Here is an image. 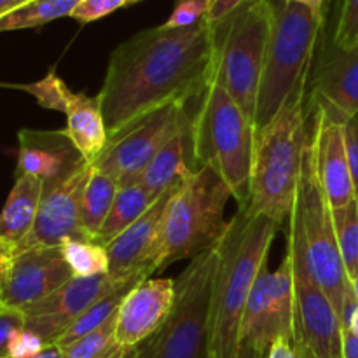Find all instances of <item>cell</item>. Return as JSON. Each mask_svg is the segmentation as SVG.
Segmentation results:
<instances>
[{"instance_id": "cell-1", "label": "cell", "mask_w": 358, "mask_h": 358, "mask_svg": "<svg viewBox=\"0 0 358 358\" xmlns=\"http://www.w3.org/2000/svg\"><path fill=\"white\" fill-rule=\"evenodd\" d=\"M212 58L213 30L205 20L175 30L159 24L121 42L96 94L108 135L154 108L198 100L210 80Z\"/></svg>"}, {"instance_id": "cell-2", "label": "cell", "mask_w": 358, "mask_h": 358, "mask_svg": "<svg viewBox=\"0 0 358 358\" xmlns=\"http://www.w3.org/2000/svg\"><path fill=\"white\" fill-rule=\"evenodd\" d=\"M276 226L264 215L238 208L227 222L219 247L212 315H210L208 358H234L240 348V327L245 306L255 282L266 269Z\"/></svg>"}, {"instance_id": "cell-3", "label": "cell", "mask_w": 358, "mask_h": 358, "mask_svg": "<svg viewBox=\"0 0 358 358\" xmlns=\"http://www.w3.org/2000/svg\"><path fill=\"white\" fill-rule=\"evenodd\" d=\"M308 84L283 105L266 128L255 133L250 199L243 208L255 215L268 217L276 226L289 222L310 150Z\"/></svg>"}, {"instance_id": "cell-4", "label": "cell", "mask_w": 358, "mask_h": 358, "mask_svg": "<svg viewBox=\"0 0 358 358\" xmlns=\"http://www.w3.org/2000/svg\"><path fill=\"white\" fill-rule=\"evenodd\" d=\"M324 23V17L303 3H275L255 105V133L266 128L283 105L310 83Z\"/></svg>"}, {"instance_id": "cell-5", "label": "cell", "mask_w": 358, "mask_h": 358, "mask_svg": "<svg viewBox=\"0 0 358 358\" xmlns=\"http://www.w3.org/2000/svg\"><path fill=\"white\" fill-rule=\"evenodd\" d=\"M196 161L222 178L236 199L238 208L250 199L255 128L240 105L210 77L192 114Z\"/></svg>"}, {"instance_id": "cell-6", "label": "cell", "mask_w": 358, "mask_h": 358, "mask_svg": "<svg viewBox=\"0 0 358 358\" xmlns=\"http://www.w3.org/2000/svg\"><path fill=\"white\" fill-rule=\"evenodd\" d=\"M271 0H252L213 27L212 77L254 124L259 83L271 35Z\"/></svg>"}, {"instance_id": "cell-7", "label": "cell", "mask_w": 358, "mask_h": 358, "mask_svg": "<svg viewBox=\"0 0 358 358\" xmlns=\"http://www.w3.org/2000/svg\"><path fill=\"white\" fill-rule=\"evenodd\" d=\"M233 198L226 182L208 166L192 171L171 194L164 212L163 271L182 259H194L215 247L226 233V205Z\"/></svg>"}, {"instance_id": "cell-8", "label": "cell", "mask_w": 358, "mask_h": 358, "mask_svg": "<svg viewBox=\"0 0 358 358\" xmlns=\"http://www.w3.org/2000/svg\"><path fill=\"white\" fill-rule=\"evenodd\" d=\"M219 247H212L175 278V304L163 327L136 346L133 358H205Z\"/></svg>"}, {"instance_id": "cell-9", "label": "cell", "mask_w": 358, "mask_h": 358, "mask_svg": "<svg viewBox=\"0 0 358 358\" xmlns=\"http://www.w3.org/2000/svg\"><path fill=\"white\" fill-rule=\"evenodd\" d=\"M294 212L299 217L303 227L306 261L311 275L327 294L343 325L346 313L357 301L352 294L348 275L336 240L332 208L315 177L310 150L304 163Z\"/></svg>"}, {"instance_id": "cell-10", "label": "cell", "mask_w": 358, "mask_h": 358, "mask_svg": "<svg viewBox=\"0 0 358 358\" xmlns=\"http://www.w3.org/2000/svg\"><path fill=\"white\" fill-rule=\"evenodd\" d=\"M285 257L290 262L294 290V345L304 346L318 358H341L343 325L331 299L310 271L299 217H289Z\"/></svg>"}, {"instance_id": "cell-11", "label": "cell", "mask_w": 358, "mask_h": 358, "mask_svg": "<svg viewBox=\"0 0 358 358\" xmlns=\"http://www.w3.org/2000/svg\"><path fill=\"white\" fill-rule=\"evenodd\" d=\"M191 122L187 101H173L154 108L108 135L93 166L112 175L121 185L138 182L154 156Z\"/></svg>"}, {"instance_id": "cell-12", "label": "cell", "mask_w": 358, "mask_h": 358, "mask_svg": "<svg viewBox=\"0 0 358 358\" xmlns=\"http://www.w3.org/2000/svg\"><path fill=\"white\" fill-rule=\"evenodd\" d=\"M296 336L294 320V290L289 259L283 257L276 271H264L255 282L245 306L240 327V346H250L266 355L269 346L278 339Z\"/></svg>"}, {"instance_id": "cell-13", "label": "cell", "mask_w": 358, "mask_h": 358, "mask_svg": "<svg viewBox=\"0 0 358 358\" xmlns=\"http://www.w3.org/2000/svg\"><path fill=\"white\" fill-rule=\"evenodd\" d=\"M93 164L84 161L72 173L44 185L37 220L16 254L34 247H59L66 240H90L80 226V201Z\"/></svg>"}, {"instance_id": "cell-14", "label": "cell", "mask_w": 358, "mask_h": 358, "mask_svg": "<svg viewBox=\"0 0 358 358\" xmlns=\"http://www.w3.org/2000/svg\"><path fill=\"white\" fill-rule=\"evenodd\" d=\"M178 187L163 192L154 205L107 245L108 278L114 282L147 280L157 273L163 252L164 212L171 194Z\"/></svg>"}, {"instance_id": "cell-15", "label": "cell", "mask_w": 358, "mask_h": 358, "mask_svg": "<svg viewBox=\"0 0 358 358\" xmlns=\"http://www.w3.org/2000/svg\"><path fill=\"white\" fill-rule=\"evenodd\" d=\"M121 283L124 282H114L108 275L72 278L45 299L24 308V331L37 336L45 346L56 345L91 304L117 289Z\"/></svg>"}, {"instance_id": "cell-16", "label": "cell", "mask_w": 358, "mask_h": 358, "mask_svg": "<svg viewBox=\"0 0 358 358\" xmlns=\"http://www.w3.org/2000/svg\"><path fill=\"white\" fill-rule=\"evenodd\" d=\"M72 278L62 247H34L17 252L2 280L3 306L23 311Z\"/></svg>"}, {"instance_id": "cell-17", "label": "cell", "mask_w": 358, "mask_h": 358, "mask_svg": "<svg viewBox=\"0 0 358 358\" xmlns=\"http://www.w3.org/2000/svg\"><path fill=\"white\" fill-rule=\"evenodd\" d=\"M308 96L313 108L345 124L358 115V44L350 49L334 45L311 70Z\"/></svg>"}, {"instance_id": "cell-18", "label": "cell", "mask_w": 358, "mask_h": 358, "mask_svg": "<svg viewBox=\"0 0 358 358\" xmlns=\"http://www.w3.org/2000/svg\"><path fill=\"white\" fill-rule=\"evenodd\" d=\"M310 157L315 177L331 208H341L355 199V184L350 170L343 122L313 108Z\"/></svg>"}, {"instance_id": "cell-19", "label": "cell", "mask_w": 358, "mask_h": 358, "mask_svg": "<svg viewBox=\"0 0 358 358\" xmlns=\"http://www.w3.org/2000/svg\"><path fill=\"white\" fill-rule=\"evenodd\" d=\"M175 304V280L147 278L133 287L115 317V336L128 348H136L156 334Z\"/></svg>"}, {"instance_id": "cell-20", "label": "cell", "mask_w": 358, "mask_h": 358, "mask_svg": "<svg viewBox=\"0 0 358 358\" xmlns=\"http://www.w3.org/2000/svg\"><path fill=\"white\" fill-rule=\"evenodd\" d=\"M17 142L16 175H34L41 178L44 185L62 180L87 161L73 145L65 129H21Z\"/></svg>"}, {"instance_id": "cell-21", "label": "cell", "mask_w": 358, "mask_h": 358, "mask_svg": "<svg viewBox=\"0 0 358 358\" xmlns=\"http://www.w3.org/2000/svg\"><path fill=\"white\" fill-rule=\"evenodd\" d=\"M198 168L191 122L154 156L138 182L152 194L161 196L170 189L180 187L182 182Z\"/></svg>"}, {"instance_id": "cell-22", "label": "cell", "mask_w": 358, "mask_h": 358, "mask_svg": "<svg viewBox=\"0 0 358 358\" xmlns=\"http://www.w3.org/2000/svg\"><path fill=\"white\" fill-rule=\"evenodd\" d=\"M44 182L34 175H16L13 189L0 212V238L17 250L31 233L41 206Z\"/></svg>"}, {"instance_id": "cell-23", "label": "cell", "mask_w": 358, "mask_h": 358, "mask_svg": "<svg viewBox=\"0 0 358 358\" xmlns=\"http://www.w3.org/2000/svg\"><path fill=\"white\" fill-rule=\"evenodd\" d=\"M63 114L66 117V135L77 150L93 164L108 140L100 98L72 91Z\"/></svg>"}, {"instance_id": "cell-24", "label": "cell", "mask_w": 358, "mask_h": 358, "mask_svg": "<svg viewBox=\"0 0 358 358\" xmlns=\"http://www.w3.org/2000/svg\"><path fill=\"white\" fill-rule=\"evenodd\" d=\"M157 198L159 196L152 194L140 182L121 185L110 206V212H108L103 226L98 231L94 241L107 247L114 238H117L122 231L136 222L154 205Z\"/></svg>"}, {"instance_id": "cell-25", "label": "cell", "mask_w": 358, "mask_h": 358, "mask_svg": "<svg viewBox=\"0 0 358 358\" xmlns=\"http://www.w3.org/2000/svg\"><path fill=\"white\" fill-rule=\"evenodd\" d=\"M119 187L121 184L112 175L93 166L80 201V226L90 240L94 241L98 231L103 226Z\"/></svg>"}, {"instance_id": "cell-26", "label": "cell", "mask_w": 358, "mask_h": 358, "mask_svg": "<svg viewBox=\"0 0 358 358\" xmlns=\"http://www.w3.org/2000/svg\"><path fill=\"white\" fill-rule=\"evenodd\" d=\"M140 282H143V280H129V282L121 283L117 289L108 292L107 296L100 297V299H98L96 303L91 304V306L77 318L76 324L56 341V346H59V348L69 346L70 343L91 334L93 331L100 329L101 325L107 324L110 318H114L115 315H117L119 306H121V303L124 301V297L128 296L129 290H131L133 287L138 285Z\"/></svg>"}, {"instance_id": "cell-27", "label": "cell", "mask_w": 358, "mask_h": 358, "mask_svg": "<svg viewBox=\"0 0 358 358\" xmlns=\"http://www.w3.org/2000/svg\"><path fill=\"white\" fill-rule=\"evenodd\" d=\"M79 2L80 0H31L0 17V34L38 28L59 17H70Z\"/></svg>"}, {"instance_id": "cell-28", "label": "cell", "mask_w": 358, "mask_h": 358, "mask_svg": "<svg viewBox=\"0 0 358 358\" xmlns=\"http://www.w3.org/2000/svg\"><path fill=\"white\" fill-rule=\"evenodd\" d=\"M117 317V315H115ZM115 317L91 334L62 348V358H133L136 348H128L115 336Z\"/></svg>"}, {"instance_id": "cell-29", "label": "cell", "mask_w": 358, "mask_h": 358, "mask_svg": "<svg viewBox=\"0 0 358 358\" xmlns=\"http://www.w3.org/2000/svg\"><path fill=\"white\" fill-rule=\"evenodd\" d=\"M59 247L73 278L108 275V254L103 245L93 240H66Z\"/></svg>"}, {"instance_id": "cell-30", "label": "cell", "mask_w": 358, "mask_h": 358, "mask_svg": "<svg viewBox=\"0 0 358 358\" xmlns=\"http://www.w3.org/2000/svg\"><path fill=\"white\" fill-rule=\"evenodd\" d=\"M336 240L348 280L358 271V206L353 199L341 208H332Z\"/></svg>"}, {"instance_id": "cell-31", "label": "cell", "mask_w": 358, "mask_h": 358, "mask_svg": "<svg viewBox=\"0 0 358 358\" xmlns=\"http://www.w3.org/2000/svg\"><path fill=\"white\" fill-rule=\"evenodd\" d=\"M16 87L30 93L41 107L58 112L65 110L66 100H69L70 93H72V90L66 86L65 80L55 70H49L48 76L44 79L37 80V83L23 84V86Z\"/></svg>"}, {"instance_id": "cell-32", "label": "cell", "mask_w": 358, "mask_h": 358, "mask_svg": "<svg viewBox=\"0 0 358 358\" xmlns=\"http://www.w3.org/2000/svg\"><path fill=\"white\" fill-rule=\"evenodd\" d=\"M358 44V0H341L338 23H336L332 45L350 49Z\"/></svg>"}, {"instance_id": "cell-33", "label": "cell", "mask_w": 358, "mask_h": 358, "mask_svg": "<svg viewBox=\"0 0 358 358\" xmlns=\"http://www.w3.org/2000/svg\"><path fill=\"white\" fill-rule=\"evenodd\" d=\"M208 10V3L199 2V0H178L171 10L170 17L164 21L161 27L166 30H175V28H187L192 24L205 20V14Z\"/></svg>"}, {"instance_id": "cell-34", "label": "cell", "mask_w": 358, "mask_h": 358, "mask_svg": "<svg viewBox=\"0 0 358 358\" xmlns=\"http://www.w3.org/2000/svg\"><path fill=\"white\" fill-rule=\"evenodd\" d=\"M126 6H128L126 0H80L76 9H73V13L70 14V17L86 24L91 23V21L101 20V17L108 16L114 10Z\"/></svg>"}, {"instance_id": "cell-35", "label": "cell", "mask_w": 358, "mask_h": 358, "mask_svg": "<svg viewBox=\"0 0 358 358\" xmlns=\"http://www.w3.org/2000/svg\"><path fill=\"white\" fill-rule=\"evenodd\" d=\"M24 329V315L16 308H0V358L9 357L10 343Z\"/></svg>"}, {"instance_id": "cell-36", "label": "cell", "mask_w": 358, "mask_h": 358, "mask_svg": "<svg viewBox=\"0 0 358 358\" xmlns=\"http://www.w3.org/2000/svg\"><path fill=\"white\" fill-rule=\"evenodd\" d=\"M252 0H212L208 6V10L205 14V21L210 28L217 27V24L222 23L224 20L231 16V14L236 13L238 9H241L243 6H247Z\"/></svg>"}, {"instance_id": "cell-37", "label": "cell", "mask_w": 358, "mask_h": 358, "mask_svg": "<svg viewBox=\"0 0 358 358\" xmlns=\"http://www.w3.org/2000/svg\"><path fill=\"white\" fill-rule=\"evenodd\" d=\"M345 129V145L346 154H348L350 170H352L353 184H355V192L358 189V115L348 119L343 124Z\"/></svg>"}, {"instance_id": "cell-38", "label": "cell", "mask_w": 358, "mask_h": 358, "mask_svg": "<svg viewBox=\"0 0 358 358\" xmlns=\"http://www.w3.org/2000/svg\"><path fill=\"white\" fill-rule=\"evenodd\" d=\"M264 358H297V350L290 339H278L269 346Z\"/></svg>"}, {"instance_id": "cell-39", "label": "cell", "mask_w": 358, "mask_h": 358, "mask_svg": "<svg viewBox=\"0 0 358 358\" xmlns=\"http://www.w3.org/2000/svg\"><path fill=\"white\" fill-rule=\"evenodd\" d=\"M341 358H358V338L346 329L341 332Z\"/></svg>"}, {"instance_id": "cell-40", "label": "cell", "mask_w": 358, "mask_h": 358, "mask_svg": "<svg viewBox=\"0 0 358 358\" xmlns=\"http://www.w3.org/2000/svg\"><path fill=\"white\" fill-rule=\"evenodd\" d=\"M14 255H16V250H14L7 241H3L2 238H0V282L3 280L6 273L9 271V266L10 262H13Z\"/></svg>"}, {"instance_id": "cell-41", "label": "cell", "mask_w": 358, "mask_h": 358, "mask_svg": "<svg viewBox=\"0 0 358 358\" xmlns=\"http://www.w3.org/2000/svg\"><path fill=\"white\" fill-rule=\"evenodd\" d=\"M343 329H346V331H350L353 336L358 338V303L353 304L348 310V313H346L345 322H343Z\"/></svg>"}, {"instance_id": "cell-42", "label": "cell", "mask_w": 358, "mask_h": 358, "mask_svg": "<svg viewBox=\"0 0 358 358\" xmlns=\"http://www.w3.org/2000/svg\"><path fill=\"white\" fill-rule=\"evenodd\" d=\"M283 2H296L303 3V6H308L311 10L318 14L320 17L325 20V10H327V0H283Z\"/></svg>"}, {"instance_id": "cell-43", "label": "cell", "mask_w": 358, "mask_h": 358, "mask_svg": "<svg viewBox=\"0 0 358 358\" xmlns=\"http://www.w3.org/2000/svg\"><path fill=\"white\" fill-rule=\"evenodd\" d=\"M28 2H31V0H0V17L13 13L14 9H17V7L24 6Z\"/></svg>"}, {"instance_id": "cell-44", "label": "cell", "mask_w": 358, "mask_h": 358, "mask_svg": "<svg viewBox=\"0 0 358 358\" xmlns=\"http://www.w3.org/2000/svg\"><path fill=\"white\" fill-rule=\"evenodd\" d=\"M28 358H62V348L56 345H48L42 352H38L37 355Z\"/></svg>"}, {"instance_id": "cell-45", "label": "cell", "mask_w": 358, "mask_h": 358, "mask_svg": "<svg viewBox=\"0 0 358 358\" xmlns=\"http://www.w3.org/2000/svg\"><path fill=\"white\" fill-rule=\"evenodd\" d=\"M234 358H264V355H261L259 352H255V350L250 348V346L241 345L240 348H238V353Z\"/></svg>"}, {"instance_id": "cell-46", "label": "cell", "mask_w": 358, "mask_h": 358, "mask_svg": "<svg viewBox=\"0 0 358 358\" xmlns=\"http://www.w3.org/2000/svg\"><path fill=\"white\" fill-rule=\"evenodd\" d=\"M296 350H297V358H318L315 353H311L310 350L304 348V346L296 345Z\"/></svg>"}, {"instance_id": "cell-47", "label": "cell", "mask_w": 358, "mask_h": 358, "mask_svg": "<svg viewBox=\"0 0 358 358\" xmlns=\"http://www.w3.org/2000/svg\"><path fill=\"white\" fill-rule=\"evenodd\" d=\"M350 287H352V294L358 303V271L352 276V278H350Z\"/></svg>"}, {"instance_id": "cell-48", "label": "cell", "mask_w": 358, "mask_h": 358, "mask_svg": "<svg viewBox=\"0 0 358 358\" xmlns=\"http://www.w3.org/2000/svg\"><path fill=\"white\" fill-rule=\"evenodd\" d=\"M3 306V299H2V282H0V308Z\"/></svg>"}, {"instance_id": "cell-49", "label": "cell", "mask_w": 358, "mask_h": 358, "mask_svg": "<svg viewBox=\"0 0 358 358\" xmlns=\"http://www.w3.org/2000/svg\"><path fill=\"white\" fill-rule=\"evenodd\" d=\"M126 2H128V6H133V3L140 2V0H126Z\"/></svg>"}, {"instance_id": "cell-50", "label": "cell", "mask_w": 358, "mask_h": 358, "mask_svg": "<svg viewBox=\"0 0 358 358\" xmlns=\"http://www.w3.org/2000/svg\"><path fill=\"white\" fill-rule=\"evenodd\" d=\"M355 203H357V206H358V189H357V192H355Z\"/></svg>"}, {"instance_id": "cell-51", "label": "cell", "mask_w": 358, "mask_h": 358, "mask_svg": "<svg viewBox=\"0 0 358 358\" xmlns=\"http://www.w3.org/2000/svg\"><path fill=\"white\" fill-rule=\"evenodd\" d=\"M177 2H178V0H177ZM199 2H205V3H208V6H210V2H212V0H199Z\"/></svg>"}, {"instance_id": "cell-52", "label": "cell", "mask_w": 358, "mask_h": 358, "mask_svg": "<svg viewBox=\"0 0 358 358\" xmlns=\"http://www.w3.org/2000/svg\"><path fill=\"white\" fill-rule=\"evenodd\" d=\"M205 358H208V355H206V357H205Z\"/></svg>"}]
</instances>
